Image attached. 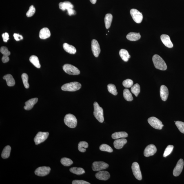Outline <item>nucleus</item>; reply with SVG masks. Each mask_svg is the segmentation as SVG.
Returning <instances> with one entry per match:
<instances>
[{"mask_svg":"<svg viewBox=\"0 0 184 184\" xmlns=\"http://www.w3.org/2000/svg\"><path fill=\"white\" fill-rule=\"evenodd\" d=\"M88 144L86 142H80L78 145V149L80 152H84L86 151V148H88Z\"/></svg>","mask_w":184,"mask_h":184,"instance_id":"32","label":"nucleus"},{"mask_svg":"<svg viewBox=\"0 0 184 184\" xmlns=\"http://www.w3.org/2000/svg\"><path fill=\"white\" fill-rule=\"evenodd\" d=\"M123 96L125 99L127 101H131L133 99L131 93L128 89H125L124 90Z\"/></svg>","mask_w":184,"mask_h":184,"instance_id":"31","label":"nucleus"},{"mask_svg":"<svg viewBox=\"0 0 184 184\" xmlns=\"http://www.w3.org/2000/svg\"><path fill=\"white\" fill-rule=\"evenodd\" d=\"M63 69L66 73L72 75H78L80 73V71L75 67L69 64L63 65Z\"/></svg>","mask_w":184,"mask_h":184,"instance_id":"6","label":"nucleus"},{"mask_svg":"<svg viewBox=\"0 0 184 184\" xmlns=\"http://www.w3.org/2000/svg\"><path fill=\"white\" fill-rule=\"evenodd\" d=\"M132 169L135 177L136 179L141 180L142 179V175L138 164L136 162L133 163L132 166Z\"/></svg>","mask_w":184,"mask_h":184,"instance_id":"11","label":"nucleus"},{"mask_svg":"<svg viewBox=\"0 0 184 184\" xmlns=\"http://www.w3.org/2000/svg\"><path fill=\"white\" fill-rule=\"evenodd\" d=\"M13 36L14 39L16 41H19L20 40H22L23 39V36L21 35H20L19 34H14Z\"/></svg>","mask_w":184,"mask_h":184,"instance_id":"45","label":"nucleus"},{"mask_svg":"<svg viewBox=\"0 0 184 184\" xmlns=\"http://www.w3.org/2000/svg\"><path fill=\"white\" fill-rule=\"evenodd\" d=\"M160 96L164 101H166L168 98L169 92L168 88L165 86L162 85L160 89Z\"/></svg>","mask_w":184,"mask_h":184,"instance_id":"18","label":"nucleus"},{"mask_svg":"<svg viewBox=\"0 0 184 184\" xmlns=\"http://www.w3.org/2000/svg\"><path fill=\"white\" fill-rule=\"evenodd\" d=\"M95 176L98 179L107 180L110 178V175L107 171H101L96 174Z\"/></svg>","mask_w":184,"mask_h":184,"instance_id":"17","label":"nucleus"},{"mask_svg":"<svg viewBox=\"0 0 184 184\" xmlns=\"http://www.w3.org/2000/svg\"><path fill=\"white\" fill-rule=\"evenodd\" d=\"M108 164L102 161H96L93 163L92 165V170L94 171H100L108 168Z\"/></svg>","mask_w":184,"mask_h":184,"instance_id":"10","label":"nucleus"},{"mask_svg":"<svg viewBox=\"0 0 184 184\" xmlns=\"http://www.w3.org/2000/svg\"><path fill=\"white\" fill-rule=\"evenodd\" d=\"M72 184H90L88 182L82 180H74L72 181Z\"/></svg>","mask_w":184,"mask_h":184,"instance_id":"43","label":"nucleus"},{"mask_svg":"<svg viewBox=\"0 0 184 184\" xmlns=\"http://www.w3.org/2000/svg\"><path fill=\"white\" fill-rule=\"evenodd\" d=\"M130 14L133 20L137 23H141L143 20V16L141 12L136 9L131 10Z\"/></svg>","mask_w":184,"mask_h":184,"instance_id":"8","label":"nucleus"},{"mask_svg":"<svg viewBox=\"0 0 184 184\" xmlns=\"http://www.w3.org/2000/svg\"><path fill=\"white\" fill-rule=\"evenodd\" d=\"M30 61L36 68H40L41 65L40 63L39 59L37 56L35 55L31 56L30 58Z\"/></svg>","mask_w":184,"mask_h":184,"instance_id":"28","label":"nucleus"},{"mask_svg":"<svg viewBox=\"0 0 184 184\" xmlns=\"http://www.w3.org/2000/svg\"><path fill=\"white\" fill-rule=\"evenodd\" d=\"M3 79L6 80L7 85L10 87L13 86L15 84V81L11 75L8 74L3 76Z\"/></svg>","mask_w":184,"mask_h":184,"instance_id":"24","label":"nucleus"},{"mask_svg":"<svg viewBox=\"0 0 184 184\" xmlns=\"http://www.w3.org/2000/svg\"><path fill=\"white\" fill-rule=\"evenodd\" d=\"M64 50L67 52L71 54H75L76 52V49L74 46L68 44L67 43H64L63 45Z\"/></svg>","mask_w":184,"mask_h":184,"instance_id":"23","label":"nucleus"},{"mask_svg":"<svg viewBox=\"0 0 184 184\" xmlns=\"http://www.w3.org/2000/svg\"><path fill=\"white\" fill-rule=\"evenodd\" d=\"M100 150L104 151V152H108L111 153L113 152V150L109 145L105 144H103L101 145L100 147Z\"/></svg>","mask_w":184,"mask_h":184,"instance_id":"37","label":"nucleus"},{"mask_svg":"<svg viewBox=\"0 0 184 184\" xmlns=\"http://www.w3.org/2000/svg\"><path fill=\"white\" fill-rule=\"evenodd\" d=\"M126 37L127 40L130 41H136L141 38V36L140 33L131 32L127 34Z\"/></svg>","mask_w":184,"mask_h":184,"instance_id":"22","label":"nucleus"},{"mask_svg":"<svg viewBox=\"0 0 184 184\" xmlns=\"http://www.w3.org/2000/svg\"><path fill=\"white\" fill-rule=\"evenodd\" d=\"M131 91L137 97L140 92V85L138 84H136L131 87Z\"/></svg>","mask_w":184,"mask_h":184,"instance_id":"33","label":"nucleus"},{"mask_svg":"<svg viewBox=\"0 0 184 184\" xmlns=\"http://www.w3.org/2000/svg\"><path fill=\"white\" fill-rule=\"evenodd\" d=\"M61 162L62 164L65 166H70L73 163V162L71 160L67 158H62Z\"/></svg>","mask_w":184,"mask_h":184,"instance_id":"35","label":"nucleus"},{"mask_svg":"<svg viewBox=\"0 0 184 184\" xmlns=\"http://www.w3.org/2000/svg\"><path fill=\"white\" fill-rule=\"evenodd\" d=\"M90 1L91 3H92V4H95L97 0H90Z\"/></svg>","mask_w":184,"mask_h":184,"instance_id":"47","label":"nucleus"},{"mask_svg":"<svg viewBox=\"0 0 184 184\" xmlns=\"http://www.w3.org/2000/svg\"><path fill=\"white\" fill-rule=\"evenodd\" d=\"M174 146L172 145H168L166 148L164 152L163 156L164 157H166V156L169 155L171 152H172L173 149H174Z\"/></svg>","mask_w":184,"mask_h":184,"instance_id":"38","label":"nucleus"},{"mask_svg":"<svg viewBox=\"0 0 184 184\" xmlns=\"http://www.w3.org/2000/svg\"><path fill=\"white\" fill-rule=\"evenodd\" d=\"M36 9L33 5H32L30 7L29 10L26 13V16L28 17H32L35 13Z\"/></svg>","mask_w":184,"mask_h":184,"instance_id":"41","label":"nucleus"},{"mask_svg":"<svg viewBox=\"0 0 184 184\" xmlns=\"http://www.w3.org/2000/svg\"><path fill=\"white\" fill-rule=\"evenodd\" d=\"M113 20V16L112 14H107L105 15L104 18V22L106 28L109 29L110 27Z\"/></svg>","mask_w":184,"mask_h":184,"instance_id":"27","label":"nucleus"},{"mask_svg":"<svg viewBox=\"0 0 184 184\" xmlns=\"http://www.w3.org/2000/svg\"><path fill=\"white\" fill-rule=\"evenodd\" d=\"M11 147L10 146H7L3 149L1 154V157L4 159L8 158L10 156Z\"/></svg>","mask_w":184,"mask_h":184,"instance_id":"29","label":"nucleus"},{"mask_svg":"<svg viewBox=\"0 0 184 184\" xmlns=\"http://www.w3.org/2000/svg\"><path fill=\"white\" fill-rule=\"evenodd\" d=\"M51 35L50 30L48 28H44L42 29L39 32V37L42 39H45L50 37Z\"/></svg>","mask_w":184,"mask_h":184,"instance_id":"21","label":"nucleus"},{"mask_svg":"<svg viewBox=\"0 0 184 184\" xmlns=\"http://www.w3.org/2000/svg\"><path fill=\"white\" fill-rule=\"evenodd\" d=\"M161 40L163 44L168 48H171L173 47L169 36L167 34H163L161 36Z\"/></svg>","mask_w":184,"mask_h":184,"instance_id":"16","label":"nucleus"},{"mask_svg":"<svg viewBox=\"0 0 184 184\" xmlns=\"http://www.w3.org/2000/svg\"><path fill=\"white\" fill-rule=\"evenodd\" d=\"M49 135V133L48 132H38L34 139V141L35 142L36 145H38L42 143H43L48 138Z\"/></svg>","mask_w":184,"mask_h":184,"instance_id":"9","label":"nucleus"},{"mask_svg":"<svg viewBox=\"0 0 184 184\" xmlns=\"http://www.w3.org/2000/svg\"><path fill=\"white\" fill-rule=\"evenodd\" d=\"M0 51L3 55L9 56L10 55V52L9 51L8 48L5 47H2L0 49Z\"/></svg>","mask_w":184,"mask_h":184,"instance_id":"42","label":"nucleus"},{"mask_svg":"<svg viewBox=\"0 0 184 184\" xmlns=\"http://www.w3.org/2000/svg\"><path fill=\"white\" fill-rule=\"evenodd\" d=\"M2 37L3 39V41L4 42H7V41L9 39V35L8 33L5 32V33H3L2 35Z\"/></svg>","mask_w":184,"mask_h":184,"instance_id":"44","label":"nucleus"},{"mask_svg":"<svg viewBox=\"0 0 184 184\" xmlns=\"http://www.w3.org/2000/svg\"><path fill=\"white\" fill-rule=\"evenodd\" d=\"M22 80L23 82L25 88L28 89L30 87L28 80V75L25 73H23L22 75Z\"/></svg>","mask_w":184,"mask_h":184,"instance_id":"34","label":"nucleus"},{"mask_svg":"<svg viewBox=\"0 0 184 184\" xmlns=\"http://www.w3.org/2000/svg\"><path fill=\"white\" fill-rule=\"evenodd\" d=\"M70 171L73 173L78 175H82L85 173L84 169L81 168V167H72L70 169Z\"/></svg>","mask_w":184,"mask_h":184,"instance_id":"30","label":"nucleus"},{"mask_svg":"<svg viewBox=\"0 0 184 184\" xmlns=\"http://www.w3.org/2000/svg\"><path fill=\"white\" fill-rule=\"evenodd\" d=\"M107 88L109 92L115 96H116L118 94L117 90L115 85L113 84H109L107 85Z\"/></svg>","mask_w":184,"mask_h":184,"instance_id":"36","label":"nucleus"},{"mask_svg":"<svg viewBox=\"0 0 184 184\" xmlns=\"http://www.w3.org/2000/svg\"><path fill=\"white\" fill-rule=\"evenodd\" d=\"M64 121L65 125L71 128H74L77 125V120L73 115L69 114L65 116Z\"/></svg>","mask_w":184,"mask_h":184,"instance_id":"5","label":"nucleus"},{"mask_svg":"<svg viewBox=\"0 0 184 184\" xmlns=\"http://www.w3.org/2000/svg\"><path fill=\"white\" fill-rule=\"evenodd\" d=\"M175 125L180 131L184 134V123L180 121H177L175 122Z\"/></svg>","mask_w":184,"mask_h":184,"instance_id":"40","label":"nucleus"},{"mask_svg":"<svg viewBox=\"0 0 184 184\" xmlns=\"http://www.w3.org/2000/svg\"><path fill=\"white\" fill-rule=\"evenodd\" d=\"M127 141L125 138L117 139L114 142V145L115 148L117 149L123 148L124 146L127 143Z\"/></svg>","mask_w":184,"mask_h":184,"instance_id":"20","label":"nucleus"},{"mask_svg":"<svg viewBox=\"0 0 184 184\" xmlns=\"http://www.w3.org/2000/svg\"><path fill=\"white\" fill-rule=\"evenodd\" d=\"M123 86L127 88L131 87L133 84V82L131 79H127L124 81L123 83Z\"/></svg>","mask_w":184,"mask_h":184,"instance_id":"39","label":"nucleus"},{"mask_svg":"<svg viewBox=\"0 0 184 184\" xmlns=\"http://www.w3.org/2000/svg\"><path fill=\"white\" fill-rule=\"evenodd\" d=\"M59 8L63 11L67 10L69 16L75 15L76 12L73 9V5L70 2L65 1L64 2H61L59 4Z\"/></svg>","mask_w":184,"mask_h":184,"instance_id":"4","label":"nucleus"},{"mask_svg":"<svg viewBox=\"0 0 184 184\" xmlns=\"http://www.w3.org/2000/svg\"><path fill=\"white\" fill-rule=\"evenodd\" d=\"M154 66L157 69L161 70H166L167 69L166 63L158 55H155L152 57Z\"/></svg>","mask_w":184,"mask_h":184,"instance_id":"1","label":"nucleus"},{"mask_svg":"<svg viewBox=\"0 0 184 184\" xmlns=\"http://www.w3.org/2000/svg\"><path fill=\"white\" fill-rule=\"evenodd\" d=\"M119 55L123 61L125 62L128 61L131 56L129 54L128 51L125 49H121L119 51Z\"/></svg>","mask_w":184,"mask_h":184,"instance_id":"25","label":"nucleus"},{"mask_svg":"<svg viewBox=\"0 0 184 184\" xmlns=\"http://www.w3.org/2000/svg\"><path fill=\"white\" fill-rule=\"evenodd\" d=\"M94 115L95 117L100 123H103L104 121L103 109L100 107L97 102H94Z\"/></svg>","mask_w":184,"mask_h":184,"instance_id":"2","label":"nucleus"},{"mask_svg":"<svg viewBox=\"0 0 184 184\" xmlns=\"http://www.w3.org/2000/svg\"><path fill=\"white\" fill-rule=\"evenodd\" d=\"M81 84L78 82H74L65 84L62 86L61 89L63 91L75 92L79 90L81 88Z\"/></svg>","mask_w":184,"mask_h":184,"instance_id":"3","label":"nucleus"},{"mask_svg":"<svg viewBox=\"0 0 184 184\" xmlns=\"http://www.w3.org/2000/svg\"><path fill=\"white\" fill-rule=\"evenodd\" d=\"M38 99L37 98H32L25 102V106H24V109L26 110H30L33 107L34 105L37 102Z\"/></svg>","mask_w":184,"mask_h":184,"instance_id":"19","label":"nucleus"},{"mask_svg":"<svg viewBox=\"0 0 184 184\" xmlns=\"http://www.w3.org/2000/svg\"><path fill=\"white\" fill-rule=\"evenodd\" d=\"M149 123L154 128L161 130L164 126L162 122L160 120L154 117H152L148 120Z\"/></svg>","mask_w":184,"mask_h":184,"instance_id":"7","label":"nucleus"},{"mask_svg":"<svg viewBox=\"0 0 184 184\" xmlns=\"http://www.w3.org/2000/svg\"><path fill=\"white\" fill-rule=\"evenodd\" d=\"M9 58L8 56L3 55L2 58V61L3 63H5L8 62L9 61Z\"/></svg>","mask_w":184,"mask_h":184,"instance_id":"46","label":"nucleus"},{"mask_svg":"<svg viewBox=\"0 0 184 184\" xmlns=\"http://www.w3.org/2000/svg\"><path fill=\"white\" fill-rule=\"evenodd\" d=\"M157 151L155 146L153 144H150L146 148L144 151V155L146 157H149L154 155Z\"/></svg>","mask_w":184,"mask_h":184,"instance_id":"13","label":"nucleus"},{"mask_svg":"<svg viewBox=\"0 0 184 184\" xmlns=\"http://www.w3.org/2000/svg\"><path fill=\"white\" fill-rule=\"evenodd\" d=\"M92 49L94 56L98 57L101 52V50L99 43L95 39L92 40Z\"/></svg>","mask_w":184,"mask_h":184,"instance_id":"14","label":"nucleus"},{"mask_svg":"<svg viewBox=\"0 0 184 184\" xmlns=\"http://www.w3.org/2000/svg\"><path fill=\"white\" fill-rule=\"evenodd\" d=\"M128 136V134L125 132H116L113 134L112 137L113 139H118L120 138H125Z\"/></svg>","mask_w":184,"mask_h":184,"instance_id":"26","label":"nucleus"},{"mask_svg":"<svg viewBox=\"0 0 184 184\" xmlns=\"http://www.w3.org/2000/svg\"><path fill=\"white\" fill-rule=\"evenodd\" d=\"M51 169L50 167H40L36 169L35 174L38 176H44L49 174Z\"/></svg>","mask_w":184,"mask_h":184,"instance_id":"12","label":"nucleus"},{"mask_svg":"<svg viewBox=\"0 0 184 184\" xmlns=\"http://www.w3.org/2000/svg\"><path fill=\"white\" fill-rule=\"evenodd\" d=\"M184 166V161L183 159H180L177 164L176 166L174 169L173 174L175 177L179 176L181 174Z\"/></svg>","mask_w":184,"mask_h":184,"instance_id":"15","label":"nucleus"}]
</instances>
